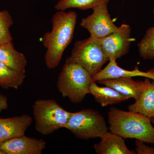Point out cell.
<instances>
[{"instance_id": "6da1fadb", "label": "cell", "mask_w": 154, "mask_h": 154, "mask_svg": "<svg viewBox=\"0 0 154 154\" xmlns=\"http://www.w3.org/2000/svg\"><path fill=\"white\" fill-rule=\"evenodd\" d=\"M77 17L76 12L63 11L53 16L52 30L46 32L42 38L46 48L45 60L48 69H55L60 63L64 51L72 40Z\"/></svg>"}, {"instance_id": "7a4b0ae2", "label": "cell", "mask_w": 154, "mask_h": 154, "mask_svg": "<svg viewBox=\"0 0 154 154\" xmlns=\"http://www.w3.org/2000/svg\"><path fill=\"white\" fill-rule=\"evenodd\" d=\"M110 132L124 139H135L154 144V127L151 119L134 111L110 107L108 113Z\"/></svg>"}, {"instance_id": "3957f363", "label": "cell", "mask_w": 154, "mask_h": 154, "mask_svg": "<svg viewBox=\"0 0 154 154\" xmlns=\"http://www.w3.org/2000/svg\"><path fill=\"white\" fill-rule=\"evenodd\" d=\"M93 82L92 76L80 66L65 63L58 77L57 86L63 97L78 104L90 94L89 88Z\"/></svg>"}, {"instance_id": "277c9868", "label": "cell", "mask_w": 154, "mask_h": 154, "mask_svg": "<svg viewBox=\"0 0 154 154\" xmlns=\"http://www.w3.org/2000/svg\"><path fill=\"white\" fill-rule=\"evenodd\" d=\"M35 129L43 135L63 128L72 112L63 109L54 99H38L33 105Z\"/></svg>"}, {"instance_id": "5b68a950", "label": "cell", "mask_w": 154, "mask_h": 154, "mask_svg": "<svg viewBox=\"0 0 154 154\" xmlns=\"http://www.w3.org/2000/svg\"><path fill=\"white\" fill-rule=\"evenodd\" d=\"M108 60L98 39L90 36L75 42L71 54L65 63L80 66L93 77L102 70Z\"/></svg>"}, {"instance_id": "8992f818", "label": "cell", "mask_w": 154, "mask_h": 154, "mask_svg": "<svg viewBox=\"0 0 154 154\" xmlns=\"http://www.w3.org/2000/svg\"><path fill=\"white\" fill-rule=\"evenodd\" d=\"M63 128L78 138L85 140L101 138L109 129L104 116L91 108L72 113Z\"/></svg>"}, {"instance_id": "52a82bcc", "label": "cell", "mask_w": 154, "mask_h": 154, "mask_svg": "<svg viewBox=\"0 0 154 154\" xmlns=\"http://www.w3.org/2000/svg\"><path fill=\"white\" fill-rule=\"evenodd\" d=\"M131 34L130 26L122 24L115 32L97 39L109 61H116V59L128 54L133 40Z\"/></svg>"}, {"instance_id": "ba28073f", "label": "cell", "mask_w": 154, "mask_h": 154, "mask_svg": "<svg viewBox=\"0 0 154 154\" xmlns=\"http://www.w3.org/2000/svg\"><path fill=\"white\" fill-rule=\"evenodd\" d=\"M94 12L82 19L80 25L87 29L91 37L96 39L104 38L118 29L111 19L107 5H101L93 9Z\"/></svg>"}, {"instance_id": "9c48e42d", "label": "cell", "mask_w": 154, "mask_h": 154, "mask_svg": "<svg viewBox=\"0 0 154 154\" xmlns=\"http://www.w3.org/2000/svg\"><path fill=\"white\" fill-rule=\"evenodd\" d=\"M46 148V142L25 136V135L14 138L0 145L5 154H41Z\"/></svg>"}, {"instance_id": "30bf717a", "label": "cell", "mask_w": 154, "mask_h": 154, "mask_svg": "<svg viewBox=\"0 0 154 154\" xmlns=\"http://www.w3.org/2000/svg\"><path fill=\"white\" fill-rule=\"evenodd\" d=\"M32 121V117L28 114L0 118V145L7 141L25 135Z\"/></svg>"}, {"instance_id": "8fae6325", "label": "cell", "mask_w": 154, "mask_h": 154, "mask_svg": "<svg viewBox=\"0 0 154 154\" xmlns=\"http://www.w3.org/2000/svg\"><path fill=\"white\" fill-rule=\"evenodd\" d=\"M145 77L154 81V68L150 69L147 72L141 71L137 67L132 70H128L119 66L116 61L110 60L105 68L102 69L101 71L93 77V79L94 82H97L120 77Z\"/></svg>"}, {"instance_id": "7c38bea8", "label": "cell", "mask_w": 154, "mask_h": 154, "mask_svg": "<svg viewBox=\"0 0 154 154\" xmlns=\"http://www.w3.org/2000/svg\"><path fill=\"white\" fill-rule=\"evenodd\" d=\"M97 82L113 88L120 94L137 100L146 85L145 81H136L132 78L120 77L98 81Z\"/></svg>"}, {"instance_id": "4fadbf2b", "label": "cell", "mask_w": 154, "mask_h": 154, "mask_svg": "<svg viewBox=\"0 0 154 154\" xmlns=\"http://www.w3.org/2000/svg\"><path fill=\"white\" fill-rule=\"evenodd\" d=\"M101 140L94 145L98 154H136L135 152L128 148L123 138L107 131L101 137Z\"/></svg>"}, {"instance_id": "5bb4252c", "label": "cell", "mask_w": 154, "mask_h": 154, "mask_svg": "<svg viewBox=\"0 0 154 154\" xmlns=\"http://www.w3.org/2000/svg\"><path fill=\"white\" fill-rule=\"evenodd\" d=\"M146 85L134 103L128 107L129 111L140 113L150 119L154 118V81L145 79Z\"/></svg>"}, {"instance_id": "9a60e30c", "label": "cell", "mask_w": 154, "mask_h": 154, "mask_svg": "<svg viewBox=\"0 0 154 154\" xmlns=\"http://www.w3.org/2000/svg\"><path fill=\"white\" fill-rule=\"evenodd\" d=\"M89 89L90 94L102 107L119 104L129 99V97L119 93L113 88L107 86L99 87L95 82L91 83Z\"/></svg>"}, {"instance_id": "2e32d148", "label": "cell", "mask_w": 154, "mask_h": 154, "mask_svg": "<svg viewBox=\"0 0 154 154\" xmlns=\"http://www.w3.org/2000/svg\"><path fill=\"white\" fill-rule=\"evenodd\" d=\"M0 62L13 69L24 72L28 63L25 56L15 49L12 42L0 44Z\"/></svg>"}, {"instance_id": "e0dca14e", "label": "cell", "mask_w": 154, "mask_h": 154, "mask_svg": "<svg viewBox=\"0 0 154 154\" xmlns=\"http://www.w3.org/2000/svg\"><path fill=\"white\" fill-rule=\"evenodd\" d=\"M25 72L11 68L0 62V87L5 89H18L24 82Z\"/></svg>"}, {"instance_id": "ac0fdd59", "label": "cell", "mask_w": 154, "mask_h": 154, "mask_svg": "<svg viewBox=\"0 0 154 154\" xmlns=\"http://www.w3.org/2000/svg\"><path fill=\"white\" fill-rule=\"evenodd\" d=\"M110 0H60L55 6L58 11H65L69 8H78L86 10L108 4Z\"/></svg>"}, {"instance_id": "d6986e66", "label": "cell", "mask_w": 154, "mask_h": 154, "mask_svg": "<svg viewBox=\"0 0 154 154\" xmlns=\"http://www.w3.org/2000/svg\"><path fill=\"white\" fill-rule=\"evenodd\" d=\"M141 57L144 60L154 59V27L147 30L143 38L137 45Z\"/></svg>"}, {"instance_id": "ffe728a7", "label": "cell", "mask_w": 154, "mask_h": 154, "mask_svg": "<svg viewBox=\"0 0 154 154\" xmlns=\"http://www.w3.org/2000/svg\"><path fill=\"white\" fill-rule=\"evenodd\" d=\"M14 24L11 15L8 11H0V44L12 42L13 38L10 28Z\"/></svg>"}, {"instance_id": "44dd1931", "label": "cell", "mask_w": 154, "mask_h": 154, "mask_svg": "<svg viewBox=\"0 0 154 154\" xmlns=\"http://www.w3.org/2000/svg\"><path fill=\"white\" fill-rule=\"evenodd\" d=\"M142 141L136 140L135 152L137 154H154V148L146 145Z\"/></svg>"}, {"instance_id": "7402d4cb", "label": "cell", "mask_w": 154, "mask_h": 154, "mask_svg": "<svg viewBox=\"0 0 154 154\" xmlns=\"http://www.w3.org/2000/svg\"><path fill=\"white\" fill-rule=\"evenodd\" d=\"M8 107V98L5 95L0 94V113Z\"/></svg>"}, {"instance_id": "603a6c76", "label": "cell", "mask_w": 154, "mask_h": 154, "mask_svg": "<svg viewBox=\"0 0 154 154\" xmlns=\"http://www.w3.org/2000/svg\"><path fill=\"white\" fill-rule=\"evenodd\" d=\"M0 154H5V152L2 150L1 148H0Z\"/></svg>"}, {"instance_id": "cb8c5ba5", "label": "cell", "mask_w": 154, "mask_h": 154, "mask_svg": "<svg viewBox=\"0 0 154 154\" xmlns=\"http://www.w3.org/2000/svg\"><path fill=\"white\" fill-rule=\"evenodd\" d=\"M151 120L152 123L154 125V118L151 119Z\"/></svg>"}, {"instance_id": "d4e9b609", "label": "cell", "mask_w": 154, "mask_h": 154, "mask_svg": "<svg viewBox=\"0 0 154 154\" xmlns=\"http://www.w3.org/2000/svg\"><path fill=\"white\" fill-rule=\"evenodd\" d=\"M153 14H154V10H153Z\"/></svg>"}]
</instances>
